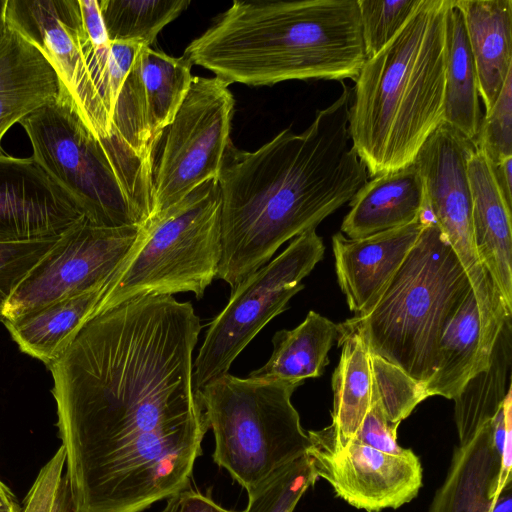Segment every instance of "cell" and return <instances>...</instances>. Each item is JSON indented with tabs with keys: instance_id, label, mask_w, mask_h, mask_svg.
I'll return each mask as SVG.
<instances>
[{
	"instance_id": "obj_1",
	"label": "cell",
	"mask_w": 512,
	"mask_h": 512,
	"mask_svg": "<svg viewBox=\"0 0 512 512\" xmlns=\"http://www.w3.org/2000/svg\"><path fill=\"white\" fill-rule=\"evenodd\" d=\"M201 328L190 302L140 296L94 313L48 366L73 512H143L189 488L209 429Z\"/></svg>"
},
{
	"instance_id": "obj_2",
	"label": "cell",
	"mask_w": 512,
	"mask_h": 512,
	"mask_svg": "<svg viewBox=\"0 0 512 512\" xmlns=\"http://www.w3.org/2000/svg\"><path fill=\"white\" fill-rule=\"evenodd\" d=\"M341 86L303 132L284 129L254 152L229 144L217 179L222 253L216 278L231 291L368 181L348 130L351 89Z\"/></svg>"
},
{
	"instance_id": "obj_3",
	"label": "cell",
	"mask_w": 512,
	"mask_h": 512,
	"mask_svg": "<svg viewBox=\"0 0 512 512\" xmlns=\"http://www.w3.org/2000/svg\"><path fill=\"white\" fill-rule=\"evenodd\" d=\"M230 84L356 80L366 54L357 0L234 1L184 54Z\"/></svg>"
},
{
	"instance_id": "obj_4",
	"label": "cell",
	"mask_w": 512,
	"mask_h": 512,
	"mask_svg": "<svg viewBox=\"0 0 512 512\" xmlns=\"http://www.w3.org/2000/svg\"><path fill=\"white\" fill-rule=\"evenodd\" d=\"M448 5L420 0L355 80L348 130L371 178L411 165L443 121Z\"/></svg>"
},
{
	"instance_id": "obj_5",
	"label": "cell",
	"mask_w": 512,
	"mask_h": 512,
	"mask_svg": "<svg viewBox=\"0 0 512 512\" xmlns=\"http://www.w3.org/2000/svg\"><path fill=\"white\" fill-rule=\"evenodd\" d=\"M19 123L32 158L91 223L123 227L148 220L153 149L140 127L115 123L109 136L98 138L64 86Z\"/></svg>"
},
{
	"instance_id": "obj_6",
	"label": "cell",
	"mask_w": 512,
	"mask_h": 512,
	"mask_svg": "<svg viewBox=\"0 0 512 512\" xmlns=\"http://www.w3.org/2000/svg\"><path fill=\"white\" fill-rule=\"evenodd\" d=\"M458 256L432 218L369 313L344 323L371 354L425 385L441 336L471 289Z\"/></svg>"
},
{
	"instance_id": "obj_7",
	"label": "cell",
	"mask_w": 512,
	"mask_h": 512,
	"mask_svg": "<svg viewBox=\"0 0 512 512\" xmlns=\"http://www.w3.org/2000/svg\"><path fill=\"white\" fill-rule=\"evenodd\" d=\"M221 253V196L211 179L140 226L135 249L95 312L146 295L191 292L200 299L217 276Z\"/></svg>"
},
{
	"instance_id": "obj_8",
	"label": "cell",
	"mask_w": 512,
	"mask_h": 512,
	"mask_svg": "<svg viewBox=\"0 0 512 512\" xmlns=\"http://www.w3.org/2000/svg\"><path fill=\"white\" fill-rule=\"evenodd\" d=\"M299 384L222 375L200 390L214 462L247 493L306 455L311 442L291 402Z\"/></svg>"
},
{
	"instance_id": "obj_9",
	"label": "cell",
	"mask_w": 512,
	"mask_h": 512,
	"mask_svg": "<svg viewBox=\"0 0 512 512\" xmlns=\"http://www.w3.org/2000/svg\"><path fill=\"white\" fill-rule=\"evenodd\" d=\"M475 150L473 141L442 122L421 146L413 165L423 182L427 212L468 275L478 304L481 343L488 349L504 322L512 318V309L479 261L474 245L467 162Z\"/></svg>"
},
{
	"instance_id": "obj_10",
	"label": "cell",
	"mask_w": 512,
	"mask_h": 512,
	"mask_svg": "<svg viewBox=\"0 0 512 512\" xmlns=\"http://www.w3.org/2000/svg\"><path fill=\"white\" fill-rule=\"evenodd\" d=\"M324 251L322 238L316 229H310L231 291L224 309L210 322L193 363L197 391L227 374L260 330L287 309L289 300L304 288L302 280L323 258Z\"/></svg>"
},
{
	"instance_id": "obj_11",
	"label": "cell",
	"mask_w": 512,
	"mask_h": 512,
	"mask_svg": "<svg viewBox=\"0 0 512 512\" xmlns=\"http://www.w3.org/2000/svg\"><path fill=\"white\" fill-rule=\"evenodd\" d=\"M228 87L215 76L193 77L176 115L154 146L149 218L204 182L218 179L231 143L235 99Z\"/></svg>"
},
{
	"instance_id": "obj_12",
	"label": "cell",
	"mask_w": 512,
	"mask_h": 512,
	"mask_svg": "<svg viewBox=\"0 0 512 512\" xmlns=\"http://www.w3.org/2000/svg\"><path fill=\"white\" fill-rule=\"evenodd\" d=\"M139 234L140 226L102 227L82 217L21 283L2 321L108 283L135 249Z\"/></svg>"
},
{
	"instance_id": "obj_13",
	"label": "cell",
	"mask_w": 512,
	"mask_h": 512,
	"mask_svg": "<svg viewBox=\"0 0 512 512\" xmlns=\"http://www.w3.org/2000/svg\"><path fill=\"white\" fill-rule=\"evenodd\" d=\"M317 478L327 481L336 496L367 512L397 509L412 501L423 484V469L411 449L400 454L380 451L358 440L336 442L328 427L307 432Z\"/></svg>"
},
{
	"instance_id": "obj_14",
	"label": "cell",
	"mask_w": 512,
	"mask_h": 512,
	"mask_svg": "<svg viewBox=\"0 0 512 512\" xmlns=\"http://www.w3.org/2000/svg\"><path fill=\"white\" fill-rule=\"evenodd\" d=\"M8 27L35 45L56 70L79 114L98 137L113 125L91 82L81 51L79 0H7Z\"/></svg>"
},
{
	"instance_id": "obj_15",
	"label": "cell",
	"mask_w": 512,
	"mask_h": 512,
	"mask_svg": "<svg viewBox=\"0 0 512 512\" xmlns=\"http://www.w3.org/2000/svg\"><path fill=\"white\" fill-rule=\"evenodd\" d=\"M82 217L32 157L0 154V243L60 236Z\"/></svg>"
},
{
	"instance_id": "obj_16",
	"label": "cell",
	"mask_w": 512,
	"mask_h": 512,
	"mask_svg": "<svg viewBox=\"0 0 512 512\" xmlns=\"http://www.w3.org/2000/svg\"><path fill=\"white\" fill-rule=\"evenodd\" d=\"M365 238L332 237L339 286L355 316L371 311L419 238L431 216Z\"/></svg>"
},
{
	"instance_id": "obj_17",
	"label": "cell",
	"mask_w": 512,
	"mask_h": 512,
	"mask_svg": "<svg viewBox=\"0 0 512 512\" xmlns=\"http://www.w3.org/2000/svg\"><path fill=\"white\" fill-rule=\"evenodd\" d=\"M473 239L479 261L512 309L511 207L504 200L487 158L475 150L467 162Z\"/></svg>"
},
{
	"instance_id": "obj_18",
	"label": "cell",
	"mask_w": 512,
	"mask_h": 512,
	"mask_svg": "<svg viewBox=\"0 0 512 512\" xmlns=\"http://www.w3.org/2000/svg\"><path fill=\"white\" fill-rule=\"evenodd\" d=\"M349 206L341 233L350 239L399 228L429 214L423 182L413 163L368 180Z\"/></svg>"
},
{
	"instance_id": "obj_19",
	"label": "cell",
	"mask_w": 512,
	"mask_h": 512,
	"mask_svg": "<svg viewBox=\"0 0 512 512\" xmlns=\"http://www.w3.org/2000/svg\"><path fill=\"white\" fill-rule=\"evenodd\" d=\"M62 86L42 52L9 28L0 41V143L11 126L56 99Z\"/></svg>"
},
{
	"instance_id": "obj_20",
	"label": "cell",
	"mask_w": 512,
	"mask_h": 512,
	"mask_svg": "<svg viewBox=\"0 0 512 512\" xmlns=\"http://www.w3.org/2000/svg\"><path fill=\"white\" fill-rule=\"evenodd\" d=\"M473 55L479 95L488 112L512 71V0H455Z\"/></svg>"
},
{
	"instance_id": "obj_21",
	"label": "cell",
	"mask_w": 512,
	"mask_h": 512,
	"mask_svg": "<svg viewBox=\"0 0 512 512\" xmlns=\"http://www.w3.org/2000/svg\"><path fill=\"white\" fill-rule=\"evenodd\" d=\"M501 459L493 442V420L453 453L447 477L429 512H490L499 489Z\"/></svg>"
},
{
	"instance_id": "obj_22",
	"label": "cell",
	"mask_w": 512,
	"mask_h": 512,
	"mask_svg": "<svg viewBox=\"0 0 512 512\" xmlns=\"http://www.w3.org/2000/svg\"><path fill=\"white\" fill-rule=\"evenodd\" d=\"M107 284L3 322L22 352L49 366L93 315Z\"/></svg>"
},
{
	"instance_id": "obj_23",
	"label": "cell",
	"mask_w": 512,
	"mask_h": 512,
	"mask_svg": "<svg viewBox=\"0 0 512 512\" xmlns=\"http://www.w3.org/2000/svg\"><path fill=\"white\" fill-rule=\"evenodd\" d=\"M338 332V324L311 310L296 328L274 334L269 360L248 377L299 385L308 378L320 377Z\"/></svg>"
},
{
	"instance_id": "obj_24",
	"label": "cell",
	"mask_w": 512,
	"mask_h": 512,
	"mask_svg": "<svg viewBox=\"0 0 512 512\" xmlns=\"http://www.w3.org/2000/svg\"><path fill=\"white\" fill-rule=\"evenodd\" d=\"M483 116L479 84L463 15L449 0L445 36V101L443 123L475 141Z\"/></svg>"
},
{
	"instance_id": "obj_25",
	"label": "cell",
	"mask_w": 512,
	"mask_h": 512,
	"mask_svg": "<svg viewBox=\"0 0 512 512\" xmlns=\"http://www.w3.org/2000/svg\"><path fill=\"white\" fill-rule=\"evenodd\" d=\"M341 357L332 376V423L327 426L333 439L346 444L359 430L371 404L372 371L370 351L359 332L338 324Z\"/></svg>"
},
{
	"instance_id": "obj_26",
	"label": "cell",
	"mask_w": 512,
	"mask_h": 512,
	"mask_svg": "<svg viewBox=\"0 0 512 512\" xmlns=\"http://www.w3.org/2000/svg\"><path fill=\"white\" fill-rule=\"evenodd\" d=\"M511 320L504 322L496 338L488 367L472 376L454 399L459 445L492 421L511 393Z\"/></svg>"
},
{
	"instance_id": "obj_27",
	"label": "cell",
	"mask_w": 512,
	"mask_h": 512,
	"mask_svg": "<svg viewBox=\"0 0 512 512\" xmlns=\"http://www.w3.org/2000/svg\"><path fill=\"white\" fill-rule=\"evenodd\" d=\"M480 352L481 322L471 288L441 336L435 372L424 385L427 398L438 395L454 400L479 372Z\"/></svg>"
},
{
	"instance_id": "obj_28",
	"label": "cell",
	"mask_w": 512,
	"mask_h": 512,
	"mask_svg": "<svg viewBox=\"0 0 512 512\" xmlns=\"http://www.w3.org/2000/svg\"><path fill=\"white\" fill-rule=\"evenodd\" d=\"M140 73L148 135L155 146L176 115L191 82L192 62L142 46L135 58Z\"/></svg>"
},
{
	"instance_id": "obj_29",
	"label": "cell",
	"mask_w": 512,
	"mask_h": 512,
	"mask_svg": "<svg viewBox=\"0 0 512 512\" xmlns=\"http://www.w3.org/2000/svg\"><path fill=\"white\" fill-rule=\"evenodd\" d=\"M110 42L150 47L189 0H97Z\"/></svg>"
},
{
	"instance_id": "obj_30",
	"label": "cell",
	"mask_w": 512,
	"mask_h": 512,
	"mask_svg": "<svg viewBox=\"0 0 512 512\" xmlns=\"http://www.w3.org/2000/svg\"><path fill=\"white\" fill-rule=\"evenodd\" d=\"M317 479L312 460L306 454L249 492L247 507L242 512H293Z\"/></svg>"
},
{
	"instance_id": "obj_31",
	"label": "cell",
	"mask_w": 512,
	"mask_h": 512,
	"mask_svg": "<svg viewBox=\"0 0 512 512\" xmlns=\"http://www.w3.org/2000/svg\"><path fill=\"white\" fill-rule=\"evenodd\" d=\"M372 393L378 398L389 425L397 430L416 406L427 398L424 385L399 367L371 354Z\"/></svg>"
},
{
	"instance_id": "obj_32",
	"label": "cell",
	"mask_w": 512,
	"mask_h": 512,
	"mask_svg": "<svg viewBox=\"0 0 512 512\" xmlns=\"http://www.w3.org/2000/svg\"><path fill=\"white\" fill-rule=\"evenodd\" d=\"M366 59L376 55L403 27L420 0H357Z\"/></svg>"
},
{
	"instance_id": "obj_33",
	"label": "cell",
	"mask_w": 512,
	"mask_h": 512,
	"mask_svg": "<svg viewBox=\"0 0 512 512\" xmlns=\"http://www.w3.org/2000/svg\"><path fill=\"white\" fill-rule=\"evenodd\" d=\"M63 235V234H62ZM62 235L0 243V320L7 303L31 271L57 245Z\"/></svg>"
},
{
	"instance_id": "obj_34",
	"label": "cell",
	"mask_w": 512,
	"mask_h": 512,
	"mask_svg": "<svg viewBox=\"0 0 512 512\" xmlns=\"http://www.w3.org/2000/svg\"><path fill=\"white\" fill-rule=\"evenodd\" d=\"M474 144L491 165L512 157V71L494 105L483 116Z\"/></svg>"
},
{
	"instance_id": "obj_35",
	"label": "cell",
	"mask_w": 512,
	"mask_h": 512,
	"mask_svg": "<svg viewBox=\"0 0 512 512\" xmlns=\"http://www.w3.org/2000/svg\"><path fill=\"white\" fill-rule=\"evenodd\" d=\"M65 453L62 446L40 469L24 500L21 512H51L64 477Z\"/></svg>"
},
{
	"instance_id": "obj_36",
	"label": "cell",
	"mask_w": 512,
	"mask_h": 512,
	"mask_svg": "<svg viewBox=\"0 0 512 512\" xmlns=\"http://www.w3.org/2000/svg\"><path fill=\"white\" fill-rule=\"evenodd\" d=\"M353 439L387 453L400 454L404 451L397 443V430L389 425L373 393L370 408Z\"/></svg>"
},
{
	"instance_id": "obj_37",
	"label": "cell",
	"mask_w": 512,
	"mask_h": 512,
	"mask_svg": "<svg viewBox=\"0 0 512 512\" xmlns=\"http://www.w3.org/2000/svg\"><path fill=\"white\" fill-rule=\"evenodd\" d=\"M174 512H242L226 509L217 504L210 496L187 488L178 494Z\"/></svg>"
},
{
	"instance_id": "obj_38",
	"label": "cell",
	"mask_w": 512,
	"mask_h": 512,
	"mask_svg": "<svg viewBox=\"0 0 512 512\" xmlns=\"http://www.w3.org/2000/svg\"><path fill=\"white\" fill-rule=\"evenodd\" d=\"M491 166L501 194L512 208V157Z\"/></svg>"
},
{
	"instance_id": "obj_39",
	"label": "cell",
	"mask_w": 512,
	"mask_h": 512,
	"mask_svg": "<svg viewBox=\"0 0 512 512\" xmlns=\"http://www.w3.org/2000/svg\"><path fill=\"white\" fill-rule=\"evenodd\" d=\"M51 512H73L69 486L65 474L57 490Z\"/></svg>"
},
{
	"instance_id": "obj_40",
	"label": "cell",
	"mask_w": 512,
	"mask_h": 512,
	"mask_svg": "<svg viewBox=\"0 0 512 512\" xmlns=\"http://www.w3.org/2000/svg\"><path fill=\"white\" fill-rule=\"evenodd\" d=\"M0 512H21L12 491L0 480Z\"/></svg>"
},
{
	"instance_id": "obj_41",
	"label": "cell",
	"mask_w": 512,
	"mask_h": 512,
	"mask_svg": "<svg viewBox=\"0 0 512 512\" xmlns=\"http://www.w3.org/2000/svg\"><path fill=\"white\" fill-rule=\"evenodd\" d=\"M490 512H512V484L506 486L498 494Z\"/></svg>"
},
{
	"instance_id": "obj_42",
	"label": "cell",
	"mask_w": 512,
	"mask_h": 512,
	"mask_svg": "<svg viewBox=\"0 0 512 512\" xmlns=\"http://www.w3.org/2000/svg\"><path fill=\"white\" fill-rule=\"evenodd\" d=\"M7 0H0V41L6 35L9 27L6 19Z\"/></svg>"
},
{
	"instance_id": "obj_43",
	"label": "cell",
	"mask_w": 512,
	"mask_h": 512,
	"mask_svg": "<svg viewBox=\"0 0 512 512\" xmlns=\"http://www.w3.org/2000/svg\"><path fill=\"white\" fill-rule=\"evenodd\" d=\"M159 512H172L170 508L164 507Z\"/></svg>"
}]
</instances>
